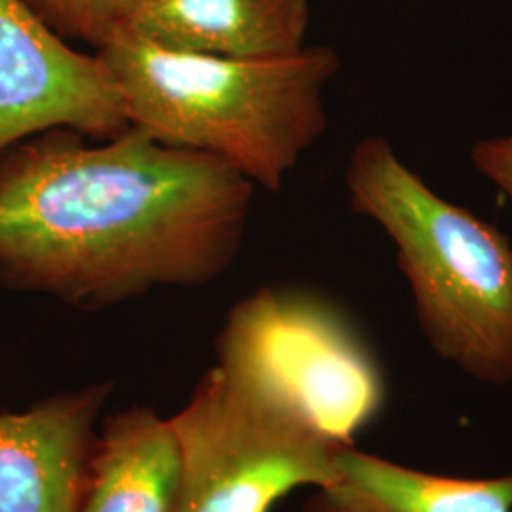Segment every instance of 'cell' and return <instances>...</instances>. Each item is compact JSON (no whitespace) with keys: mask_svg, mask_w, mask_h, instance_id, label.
Segmentation results:
<instances>
[{"mask_svg":"<svg viewBox=\"0 0 512 512\" xmlns=\"http://www.w3.org/2000/svg\"><path fill=\"white\" fill-rule=\"evenodd\" d=\"M255 184L129 126L42 131L0 152V283L103 310L198 287L238 256Z\"/></svg>","mask_w":512,"mask_h":512,"instance_id":"1","label":"cell"},{"mask_svg":"<svg viewBox=\"0 0 512 512\" xmlns=\"http://www.w3.org/2000/svg\"><path fill=\"white\" fill-rule=\"evenodd\" d=\"M129 126L213 156L279 192L327 131L325 90L342 61L329 46L275 57L181 54L116 33L97 48Z\"/></svg>","mask_w":512,"mask_h":512,"instance_id":"2","label":"cell"},{"mask_svg":"<svg viewBox=\"0 0 512 512\" xmlns=\"http://www.w3.org/2000/svg\"><path fill=\"white\" fill-rule=\"evenodd\" d=\"M351 209L397 251L429 348L467 378L512 384V243L442 198L384 137L357 143L346 169Z\"/></svg>","mask_w":512,"mask_h":512,"instance_id":"3","label":"cell"},{"mask_svg":"<svg viewBox=\"0 0 512 512\" xmlns=\"http://www.w3.org/2000/svg\"><path fill=\"white\" fill-rule=\"evenodd\" d=\"M215 365L338 446L384 408V368L348 315L323 296L264 287L226 315Z\"/></svg>","mask_w":512,"mask_h":512,"instance_id":"4","label":"cell"},{"mask_svg":"<svg viewBox=\"0 0 512 512\" xmlns=\"http://www.w3.org/2000/svg\"><path fill=\"white\" fill-rule=\"evenodd\" d=\"M181 444L177 512H270L338 475V446L215 365L169 418Z\"/></svg>","mask_w":512,"mask_h":512,"instance_id":"5","label":"cell"},{"mask_svg":"<svg viewBox=\"0 0 512 512\" xmlns=\"http://www.w3.org/2000/svg\"><path fill=\"white\" fill-rule=\"evenodd\" d=\"M54 128L112 139L128 114L97 52L69 48L25 0H0V152Z\"/></svg>","mask_w":512,"mask_h":512,"instance_id":"6","label":"cell"},{"mask_svg":"<svg viewBox=\"0 0 512 512\" xmlns=\"http://www.w3.org/2000/svg\"><path fill=\"white\" fill-rule=\"evenodd\" d=\"M112 384L0 414V512H78Z\"/></svg>","mask_w":512,"mask_h":512,"instance_id":"7","label":"cell"},{"mask_svg":"<svg viewBox=\"0 0 512 512\" xmlns=\"http://www.w3.org/2000/svg\"><path fill=\"white\" fill-rule=\"evenodd\" d=\"M308 0H131L118 33L181 54L275 57L306 46Z\"/></svg>","mask_w":512,"mask_h":512,"instance_id":"8","label":"cell"},{"mask_svg":"<svg viewBox=\"0 0 512 512\" xmlns=\"http://www.w3.org/2000/svg\"><path fill=\"white\" fill-rule=\"evenodd\" d=\"M183 456L173 423L147 406L103 421L78 512H177Z\"/></svg>","mask_w":512,"mask_h":512,"instance_id":"9","label":"cell"},{"mask_svg":"<svg viewBox=\"0 0 512 512\" xmlns=\"http://www.w3.org/2000/svg\"><path fill=\"white\" fill-rule=\"evenodd\" d=\"M302 512H512V471L492 478L435 475L348 446L336 478L317 488Z\"/></svg>","mask_w":512,"mask_h":512,"instance_id":"10","label":"cell"},{"mask_svg":"<svg viewBox=\"0 0 512 512\" xmlns=\"http://www.w3.org/2000/svg\"><path fill=\"white\" fill-rule=\"evenodd\" d=\"M59 37L84 40L95 50L120 29L131 0H25Z\"/></svg>","mask_w":512,"mask_h":512,"instance_id":"11","label":"cell"},{"mask_svg":"<svg viewBox=\"0 0 512 512\" xmlns=\"http://www.w3.org/2000/svg\"><path fill=\"white\" fill-rule=\"evenodd\" d=\"M471 162L512 202V133L476 141L471 148Z\"/></svg>","mask_w":512,"mask_h":512,"instance_id":"12","label":"cell"}]
</instances>
